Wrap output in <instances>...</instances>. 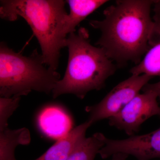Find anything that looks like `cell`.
Segmentation results:
<instances>
[{
  "instance_id": "6da1fadb",
  "label": "cell",
  "mask_w": 160,
  "mask_h": 160,
  "mask_svg": "<svg viewBox=\"0 0 160 160\" xmlns=\"http://www.w3.org/2000/svg\"><path fill=\"white\" fill-rule=\"evenodd\" d=\"M151 0H120L104 11L101 21L91 20L92 27L101 32L97 43L110 59L120 65L138 64L149 48L154 27L150 16Z\"/></svg>"
},
{
  "instance_id": "7a4b0ae2",
  "label": "cell",
  "mask_w": 160,
  "mask_h": 160,
  "mask_svg": "<svg viewBox=\"0 0 160 160\" xmlns=\"http://www.w3.org/2000/svg\"><path fill=\"white\" fill-rule=\"evenodd\" d=\"M89 38L88 30L83 27L67 36L68 65L64 77L52 92L54 98L72 94L82 99L89 91L102 89L114 73L116 66L102 48L90 44Z\"/></svg>"
},
{
  "instance_id": "3957f363",
  "label": "cell",
  "mask_w": 160,
  "mask_h": 160,
  "mask_svg": "<svg viewBox=\"0 0 160 160\" xmlns=\"http://www.w3.org/2000/svg\"><path fill=\"white\" fill-rule=\"evenodd\" d=\"M0 3L1 18L9 21L24 19L39 43L45 65L56 70L67 38L64 31L68 15L66 1L2 0Z\"/></svg>"
},
{
  "instance_id": "277c9868",
  "label": "cell",
  "mask_w": 160,
  "mask_h": 160,
  "mask_svg": "<svg viewBox=\"0 0 160 160\" xmlns=\"http://www.w3.org/2000/svg\"><path fill=\"white\" fill-rule=\"evenodd\" d=\"M42 54L36 50L26 56L0 45V96L11 98L27 95L32 91L52 92L60 75L45 65Z\"/></svg>"
},
{
  "instance_id": "5b68a950",
  "label": "cell",
  "mask_w": 160,
  "mask_h": 160,
  "mask_svg": "<svg viewBox=\"0 0 160 160\" xmlns=\"http://www.w3.org/2000/svg\"><path fill=\"white\" fill-rule=\"evenodd\" d=\"M152 78L146 74L132 75L119 83L100 102L86 107V111L89 113L88 121L93 124L117 114L139 93Z\"/></svg>"
},
{
  "instance_id": "8992f818",
  "label": "cell",
  "mask_w": 160,
  "mask_h": 160,
  "mask_svg": "<svg viewBox=\"0 0 160 160\" xmlns=\"http://www.w3.org/2000/svg\"><path fill=\"white\" fill-rule=\"evenodd\" d=\"M158 98L157 95L152 91L139 93L117 114L109 119V125L125 131L130 136L134 135L149 118L155 116L160 117Z\"/></svg>"
},
{
  "instance_id": "52a82bcc",
  "label": "cell",
  "mask_w": 160,
  "mask_h": 160,
  "mask_svg": "<svg viewBox=\"0 0 160 160\" xmlns=\"http://www.w3.org/2000/svg\"><path fill=\"white\" fill-rule=\"evenodd\" d=\"M104 142L98 153L104 159L118 153L132 156L137 160L160 158V127L147 134L126 139H110L105 136Z\"/></svg>"
},
{
  "instance_id": "ba28073f",
  "label": "cell",
  "mask_w": 160,
  "mask_h": 160,
  "mask_svg": "<svg viewBox=\"0 0 160 160\" xmlns=\"http://www.w3.org/2000/svg\"><path fill=\"white\" fill-rule=\"evenodd\" d=\"M87 120L58 140L40 157L34 160H66L86 138L87 129L92 125Z\"/></svg>"
},
{
  "instance_id": "9c48e42d",
  "label": "cell",
  "mask_w": 160,
  "mask_h": 160,
  "mask_svg": "<svg viewBox=\"0 0 160 160\" xmlns=\"http://www.w3.org/2000/svg\"><path fill=\"white\" fill-rule=\"evenodd\" d=\"M38 121L40 129L52 138L59 139L71 130V119L58 106H50L43 109Z\"/></svg>"
},
{
  "instance_id": "30bf717a",
  "label": "cell",
  "mask_w": 160,
  "mask_h": 160,
  "mask_svg": "<svg viewBox=\"0 0 160 160\" xmlns=\"http://www.w3.org/2000/svg\"><path fill=\"white\" fill-rule=\"evenodd\" d=\"M106 0H67L70 12L64 24V33L66 36L76 31V27L89 15L107 2Z\"/></svg>"
},
{
  "instance_id": "8fae6325",
  "label": "cell",
  "mask_w": 160,
  "mask_h": 160,
  "mask_svg": "<svg viewBox=\"0 0 160 160\" xmlns=\"http://www.w3.org/2000/svg\"><path fill=\"white\" fill-rule=\"evenodd\" d=\"M31 142L29 129L7 128L0 131V160H17L15 150L18 146L28 145Z\"/></svg>"
},
{
  "instance_id": "7c38bea8",
  "label": "cell",
  "mask_w": 160,
  "mask_h": 160,
  "mask_svg": "<svg viewBox=\"0 0 160 160\" xmlns=\"http://www.w3.org/2000/svg\"><path fill=\"white\" fill-rule=\"evenodd\" d=\"M132 75L160 76V42L155 43L146 52L144 58L130 70Z\"/></svg>"
},
{
  "instance_id": "4fadbf2b",
  "label": "cell",
  "mask_w": 160,
  "mask_h": 160,
  "mask_svg": "<svg viewBox=\"0 0 160 160\" xmlns=\"http://www.w3.org/2000/svg\"><path fill=\"white\" fill-rule=\"evenodd\" d=\"M105 137L103 133L97 132L86 138L66 160H94L105 145Z\"/></svg>"
},
{
  "instance_id": "5bb4252c",
  "label": "cell",
  "mask_w": 160,
  "mask_h": 160,
  "mask_svg": "<svg viewBox=\"0 0 160 160\" xmlns=\"http://www.w3.org/2000/svg\"><path fill=\"white\" fill-rule=\"evenodd\" d=\"M21 97L0 98V131L8 128V120L19 105Z\"/></svg>"
},
{
  "instance_id": "9a60e30c",
  "label": "cell",
  "mask_w": 160,
  "mask_h": 160,
  "mask_svg": "<svg viewBox=\"0 0 160 160\" xmlns=\"http://www.w3.org/2000/svg\"><path fill=\"white\" fill-rule=\"evenodd\" d=\"M153 5L154 27L149 41L150 47L155 43L160 42V0L154 1Z\"/></svg>"
},
{
  "instance_id": "2e32d148",
  "label": "cell",
  "mask_w": 160,
  "mask_h": 160,
  "mask_svg": "<svg viewBox=\"0 0 160 160\" xmlns=\"http://www.w3.org/2000/svg\"><path fill=\"white\" fill-rule=\"evenodd\" d=\"M143 92L150 91L154 92L157 95L160 100V81L154 84H147L142 89Z\"/></svg>"
},
{
  "instance_id": "e0dca14e",
  "label": "cell",
  "mask_w": 160,
  "mask_h": 160,
  "mask_svg": "<svg viewBox=\"0 0 160 160\" xmlns=\"http://www.w3.org/2000/svg\"><path fill=\"white\" fill-rule=\"evenodd\" d=\"M128 156L129 155L125 153H116L112 156V159L111 160H126Z\"/></svg>"
}]
</instances>
